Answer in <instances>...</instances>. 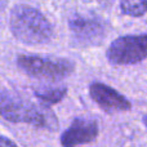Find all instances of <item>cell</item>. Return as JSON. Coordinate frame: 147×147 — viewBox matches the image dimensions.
<instances>
[{
  "label": "cell",
  "mask_w": 147,
  "mask_h": 147,
  "mask_svg": "<svg viewBox=\"0 0 147 147\" xmlns=\"http://www.w3.org/2000/svg\"><path fill=\"white\" fill-rule=\"evenodd\" d=\"M10 30L20 41L30 45L48 43L53 28L44 14L30 5H17L10 13Z\"/></svg>",
  "instance_id": "1"
},
{
  "label": "cell",
  "mask_w": 147,
  "mask_h": 147,
  "mask_svg": "<svg viewBox=\"0 0 147 147\" xmlns=\"http://www.w3.org/2000/svg\"><path fill=\"white\" fill-rule=\"evenodd\" d=\"M0 116L13 123L54 128L57 120L51 111L10 92H0Z\"/></svg>",
  "instance_id": "2"
},
{
  "label": "cell",
  "mask_w": 147,
  "mask_h": 147,
  "mask_svg": "<svg viewBox=\"0 0 147 147\" xmlns=\"http://www.w3.org/2000/svg\"><path fill=\"white\" fill-rule=\"evenodd\" d=\"M17 65L28 75L47 80H61L74 71V63L69 59L41 56H18Z\"/></svg>",
  "instance_id": "3"
},
{
  "label": "cell",
  "mask_w": 147,
  "mask_h": 147,
  "mask_svg": "<svg viewBox=\"0 0 147 147\" xmlns=\"http://www.w3.org/2000/svg\"><path fill=\"white\" fill-rule=\"evenodd\" d=\"M107 58L114 65H133L147 58V34L117 38L107 49Z\"/></svg>",
  "instance_id": "4"
},
{
  "label": "cell",
  "mask_w": 147,
  "mask_h": 147,
  "mask_svg": "<svg viewBox=\"0 0 147 147\" xmlns=\"http://www.w3.org/2000/svg\"><path fill=\"white\" fill-rule=\"evenodd\" d=\"M69 26L74 38L86 45L99 43L107 32L106 23L94 16L75 14L69 20Z\"/></svg>",
  "instance_id": "5"
},
{
  "label": "cell",
  "mask_w": 147,
  "mask_h": 147,
  "mask_svg": "<svg viewBox=\"0 0 147 147\" xmlns=\"http://www.w3.org/2000/svg\"><path fill=\"white\" fill-rule=\"evenodd\" d=\"M98 136V124L96 120L78 117L61 136V145L63 147H78L93 142Z\"/></svg>",
  "instance_id": "6"
},
{
  "label": "cell",
  "mask_w": 147,
  "mask_h": 147,
  "mask_svg": "<svg viewBox=\"0 0 147 147\" xmlns=\"http://www.w3.org/2000/svg\"><path fill=\"white\" fill-rule=\"evenodd\" d=\"M89 94L92 99L106 112L128 111L130 110V102L114 88L102 83H93L89 86Z\"/></svg>",
  "instance_id": "7"
},
{
  "label": "cell",
  "mask_w": 147,
  "mask_h": 147,
  "mask_svg": "<svg viewBox=\"0 0 147 147\" xmlns=\"http://www.w3.org/2000/svg\"><path fill=\"white\" fill-rule=\"evenodd\" d=\"M120 7L124 14L140 17L147 12V0H120Z\"/></svg>",
  "instance_id": "8"
},
{
  "label": "cell",
  "mask_w": 147,
  "mask_h": 147,
  "mask_svg": "<svg viewBox=\"0 0 147 147\" xmlns=\"http://www.w3.org/2000/svg\"><path fill=\"white\" fill-rule=\"evenodd\" d=\"M35 96L40 99L43 103L54 105L59 102L66 96V88H54L45 89V90H35Z\"/></svg>",
  "instance_id": "9"
},
{
  "label": "cell",
  "mask_w": 147,
  "mask_h": 147,
  "mask_svg": "<svg viewBox=\"0 0 147 147\" xmlns=\"http://www.w3.org/2000/svg\"><path fill=\"white\" fill-rule=\"evenodd\" d=\"M0 147H18L13 141H10L9 138L0 137Z\"/></svg>",
  "instance_id": "10"
},
{
  "label": "cell",
  "mask_w": 147,
  "mask_h": 147,
  "mask_svg": "<svg viewBox=\"0 0 147 147\" xmlns=\"http://www.w3.org/2000/svg\"><path fill=\"white\" fill-rule=\"evenodd\" d=\"M4 8H5V0H0V13L3 12Z\"/></svg>",
  "instance_id": "11"
},
{
  "label": "cell",
  "mask_w": 147,
  "mask_h": 147,
  "mask_svg": "<svg viewBox=\"0 0 147 147\" xmlns=\"http://www.w3.org/2000/svg\"><path fill=\"white\" fill-rule=\"evenodd\" d=\"M145 124H146V127H147V116L145 117Z\"/></svg>",
  "instance_id": "12"
},
{
  "label": "cell",
  "mask_w": 147,
  "mask_h": 147,
  "mask_svg": "<svg viewBox=\"0 0 147 147\" xmlns=\"http://www.w3.org/2000/svg\"><path fill=\"white\" fill-rule=\"evenodd\" d=\"M99 1H112V0H99Z\"/></svg>",
  "instance_id": "13"
}]
</instances>
